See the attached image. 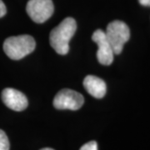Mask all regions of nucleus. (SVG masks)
Listing matches in <instances>:
<instances>
[{
	"label": "nucleus",
	"mask_w": 150,
	"mask_h": 150,
	"mask_svg": "<svg viewBox=\"0 0 150 150\" xmlns=\"http://www.w3.org/2000/svg\"><path fill=\"white\" fill-rule=\"evenodd\" d=\"M0 150H9V141L4 133L0 129Z\"/></svg>",
	"instance_id": "9"
},
{
	"label": "nucleus",
	"mask_w": 150,
	"mask_h": 150,
	"mask_svg": "<svg viewBox=\"0 0 150 150\" xmlns=\"http://www.w3.org/2000/svg\"><path fill=\"white\" fill-rule=\"evenodd\" d=\"M83 86L86 91L96 98H102L106 94L105 82L94 75H88L83 80Z\"/></svg>",
	"instance_id": "8"
},
{
	"label": "nucleus",
	"mask_w": 150,
	"mask_h": 150,
	"mask_svg": "<svg viewBox=\"0 0 150 150\" xmlns=\"http://www.w3.org/2000/svg\"><path fill=\"white\" fill-rule=\"evenodd\" d=\"M140 4L143 6H147V7H150V0H139Z\"/></svg>",
	"instance_id": "12"
},
{
	"label": "nucleus",
	"mask_w": 150,
	"mask_h": 150,
	"mask_svg": "<svg viewBox=\"0 0 150 150\" xmlns=\"http://www.w3.org/2000/svg\"><path fill=\"white\" fill-rule=\"evenodd\" d=\"M77 23L73 18H66L51 31L49 42L52 48L60 55H65L69 51V41L74 35Z\"/></svg>",
	"instance_id": "1"
},
{
	"label": "nucleus",
	"mask_w": 150,
	"mask_h": 150,
	"mask_svg": "<svg viewBox=\"0 0 150 150\" xmlns=\"http://www.w3.org/2000/svg\"><path fill=\"white\" fill-rule=\"evenodd\" d=\"M7 13V8H6L5 4L2 0H0V18L4 17Z\"/></svg>",
	"instance_id": "11"
},
{
	"label": "nucleus",
	"mask_w": 150,
	"mask_h": 150,
	"mask_svg": "<svg viewBox=\"0 0 150 150\" xmlns=\"http://www.w3.org/2000/svg\"><path fill=\"white\" fill-rule=\"evenodd\" d=\"M105 34L114 54H119L123 51L124 44L129 40L130 30L124 22L115 20L108 23Z\"/></svg>",
	"instance_id": "3"
},
{
	"label": "nucleus",
	"mask_w": 150,
	"mask_h": 150,
	"mask_svg": "<svg viewBox=\"0 0 150 150\" xmlns=\"http://www.w3.org/2000/svg\"><path fill=\"white\" fill-rule=\"evenodd\" d=\"M40 150H54L53 149H51V148H44V149H42Z\"/></svg>",
	"instance_id": "13"
},
{
	"label": "nucleus",
	"mask_w": 150,
	"mask_h": 150,
	"mask_svg": "<svg viewBox=\"0 0 150 150\" xmlns=\"http://www.w3.org/2000/svg\"><path fill=\"white\" fill-rule=\"evenodd\" d=\"M92 39L98 45L97 59L103 65H110L113 61V53L112 47L108 41L105 32L102 29H98L93 33Z\"/></svg>",
	"instance_id": "6"
},
{
	"label": "nucleus",
	"mask_w": 150,
	"mask_h": 150,
	"mask_svg": "<svg viewBox=\"0 0 150 150\" xmlns=\"http://www.w3.org/2000/svg\"><path fill=\"white\" fill-rule=\"evenodd\" d=\"M84 103L83 95L78 92L64 88L59 91L54 98V106L57 109L78 110Z\"/></svg>",
	"instance_id": "5"
},
{
	"label": "nucleus",
	"mask_w": 150,
	"mask_h": 150,
	"mask_svg": "<svg viewBox=\"0 0 150 150\" xmlns=\"http://www.w3.org/2000/svg\"><path fill=\"white\" fill-rule=\"evenodd\" d=\"M34 38L28 34L8 38L4 43V50L8 58L19 60L31 54L35 49Z\"/></svg>",
	"instance_id": "2"
},
{
	"label": "nucleus",
	"mask_w": 150,
	"mask_h": 150,
	"mask_svg": "<svg viewBox=\"0 0 150 150\" xmlns=\"http://www.w3.org/2000/svg\"><path fill=\"white\" fill-rule=\"evenodd\" d=\"M2 100L7 107L14 111H23L28 107V99L22 92L7 88L2 92Z\"/></svg>",
	"instance_id": "7"
},
{
	"label": "nucleus",
	"mask_w": 150,
	"mask_h": 150,
	"mask_svg": "<svg viewBox=\"0 0 150 150\" xmlns=\"http://www.w3.org/2000/svg\"><path fill=\"white\" fill-rule=\"evenodd\" d=\"M79 150H98V144L95 141H90L83 145Z\"/></svg>",
	"instance_id": "10"
},
{
	"label": "nucleus",
	"mask_w": 150,
	"mask_h": 150,
	"mask_svg": "<svg viewBox=\"0 0 150 150\" xmlns=\"http://www.w3.org/2000/svg\"><path fill=\"white\" fill-rule=\"evenodd\" d=\"M26 10L33 21L42 23L53 15L54 4L52 0H29L27 4Z\"/></svg>",
	"instance_id": "4"
}]
</instances>
